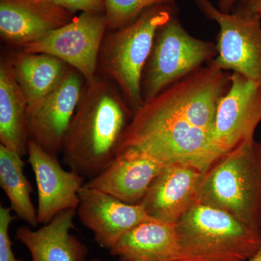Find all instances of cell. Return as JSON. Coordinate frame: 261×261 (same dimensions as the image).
Wrapping results in <instances>:
<instances>
[{"mask_svg":"<svg viewBox=\"0 0 261 261\" xmlns=\"http://www.w3.org/2000/svg\"><path fill=\"white\" fill-rule=\"evenodd\" d=\"M84 78L70 68L65 80L50 93L28 105L30 140L49 154L62 152L67 133L83 94Z\"/></svg>","mask_w":261,"mask_h":261,"instance_id":"cell-10","label":"cell"},{"mask_svg":"<svg viewBox=\"0 0 261 261\" xmlns=\"http://www.w3.org/2000/svg\"><path fill=\"white\" fill-rule=\"evenodd\" d=\"M207 18L219 25L217 56L220 69L238 73L261 84V18L224 13L208 0H197Z\"/></svg>","mask_w":261,"mask_h":261,"instance_id":"cell-9","label":"cell"},{"mask_svg":"<svg viewBox=\"0 0 261 261\" xmlns=\"http://www.w3.org/2000/svg\"><path fill=\"white\" fill-rule=\"evenodd\" d=\"M24 166L23 157L0 145V187L17 217L35 227L39 224L37 209L32 202L33 188L24 173Z\"/></svg>","mask_w":261,"mask_h":261,"instance_id":"cell-21","label":"cell"},{"mask_svg":"<svg viewBox=\"0 0 261 261\" xmlns=\"http://www.w3.org/2000/svg\"><path fill=\"white\" fill-rule=\"evenodd\" d=\"M197 202L224 211L261 233V141H245L202 173Z\"/></svg>","mask_w":261,"mask_h":261,"instance_id":"cell-3","label":"cell"},{"mask_svg":"<svg viewBox=\"0 0 261 261\" xmlns=\"http://www.w3.org/2000/svg\"><path fill=\"white\" fill-rule=\"evenodd\" d=\"M28 161L37 187V220L46 224L63 211L74 209L80 204V192L86 178L62 167L57 156L29 140Z\"/></svg>","mask_w":261,"mask_h":261,"instance_id":"cell-12","label":"cell"},{"mask_svg":"<svg viewBox=\"0 0 261 261\" xmlns=\"http://www.w3.org/2000/svg\"><path fill=\"white\" fill-rule=\"evenodd\" d=\"M13 73L28 105L55 90L63 82L69 65L56 57L23 51L10 56Z\"/></svg>","mask_w":261,"mask_h":261,"instance_id":"cell-20","label":"cell"},{"mask_svg":"<svg viewBox=\"0 0 261 261\" xmlns=\"http://www.w3.org/2000/svg\"><path fill=\"white\" fill-rule=\"evenodd\" d=\"M108 31L123 28L145 10L154 5L168 4L171 0H103Z\"/></svg>","mask_w":261,"mask_h":261,"instance_id":"cell-22","label":"cell"},{"mask_svg":"<svg viewBox=\"0 0 261 261\" xmlns=\"http://www.w3.org/2000/svg\"><path fill=\"white\" fill-rule=\"evenodd\" d=\"M230 83V74L211 61L146 101L185 118L212 136L218 106Z\"/></svg>","mask_w":261,"mask_h":261,"instance_id":"cell-7","label":"cell"},{"mask_svg":"<svg viewBox=\"0 0 261 261\" xmlns=\"http://www.w3.org/2000/svg\"><path fill=\"white\" fill-rule=\"evenodd\" d=\"M230 80L229 89L218 106L212 134L222 154L254 140L261 122V84L238 73H231Z\"/></svg>","mask_w":261,"mask_h":261,"instance_id":"cell-11","label":"cell"},{"mask_svg":"<svg viewBox=\"0 0 261 261\" xmlns=\"http://www.w3.org/2000/svg\"><path fill=\"white\" fill-rule=\"evenodd\" d=\"M110 252L121 261H176V224L145 221L126 233Z\"/></svg>","mask_w":261,"mask_h":261,"instance_id":"cell-18","label":"cell"},{"mask_svg":"<svg viewBox=\"0 0 261 261\" xmlns=\"http://www.w3.org/2000/svg\"><path fill=\"white\" fill-rule=\"evenodd\" d=\"M72 13L46 0H0V35L23 48L71 21Z\"/></svg>","mask_w":261,"mask_h":261,"instance_id":"cell-14","label":"cell"},{"mask_svg":"<svg viewBox=\"0 0 261 261\" xmlns=\"http://www.w3.org/2000/svg\"><path fill=\"white\" fill-rule=\"evenodd\" d=\"M76 210L70 209L57 215L37 230L23 226L16 238L28 249L32 261H86L88 247L71 233L75 227Z\"/></svg>","mask_w":261,"mask_h":261,"instance_id":"cell-16","label":"cell"},{"mask_svg":"<svg viewBox=\"0 0 261 261\" xmlns=\"http://www.w3.org/2000/svg\"><path fill=\"white\" fill-rule=\"evenodd\" d=\"M166 166L146 158L116 157L106 169L86 181L128 204H140L154 178Z\"/></svg>","mask_w":261,"mask_h":261,"instance_id":"cell-17","label":"cell"},{"mask_svg":"<svg viewBox=\"0 0 261 261\" xmlns=\"http://www.w3.org/2000/svg\"><path fill=\"white\" fill-rule=\"evenodd\" d=\"M233 13L243 16L261 18V0H245L243 8Z\"/></svg>","mask_w":261,"mask_h":261,"instance_id":"cell-25","label":"cell"},{"mask_svg":"<svg viewBox=\"0 0 261 261\" xmlns=\"http://www.w3.org/2000/svg\"><path fill=\"white\" fill-rule=\"evenodd\" d=\"M176 261H247L261 247V233L198 202L176 223Z\"/></svg>","mask_w":261,"mask_h":261,"instance_id":"cell-5","label":"cell"},{"mask_svg":"<svg viewBox=\"0 0 261 261\" xmlns=\"http://www.w3.org/2000/svg\"><path fill=\"white\" fill-rule=\"evenodd\" d=\"M90 261H102V260H99V259L94 258V259H92V260H91Z\"/></svg>","mask_w":261,"mask_h":261,"instance_id":"cell-28","label":"cell"},{"mask_svg":"<svg viewBox=\"0 0 261 261\" xmlns=\"http://www.w3.org/2000/svg\"><path fill=\"white\" fill-rule=\"evenodd\" d=\"M247 261H261V247Z\"/></svg>","mask_w":261,"mask_h":261,"instance_id":"cell-27","label":"cell"},{"mask_svg":"<svg viewBox=\"0 0 261 261\" xmlns=\"http://www.w3.org/2000/svg\"><path fill=\"white\" fill-rule=\"evenodd\" d=\"M222 155L208 132L145 101L134 113L116 157L146 158L165 166L183 165L203 173Z\"/></svg>","mask_w":261,"mask_h":261,"instance_id":"cell-2","label":"cell"},{"mask_svg":"<svg viewBox=\"0 0 261 261\" xmlns=\"http://www.w3.org/2000/svg\"><path fill=\"white\" fill-rule=\"evenodd\" d=\"M107 32L105 14L82 13L21 50L56 57L78 71L89 84L97 77L99 51Z\"/></svg>","mask_w":261,"mask_h":261,"instance_id":"cell-8","label":"cell"},{"mask_svg":"<svg viewBox=\"0 0 261 261\" xmlns=\"http://www.w3.org/2000/svg\"><path fill=\"white\" fill-rule=\"evenodd\" d=\"M28 102L13 73L10 58L0 65V142L21 157L28 154Z\"/></svg>","mask_w":261,"mask_h":261,"instance_id":"cell-19","label":"cell"},{"mask_svg":"<svg viewBox=\"0 0 261 261\" xmlns=\"http://www.w3.org/2000/svg\"><path fill=\"white\" fill-rule=\"evenodd\" d=\"M172 17L168 4L154 5L103 39L97 70L118 87L134 113L144 103L141 82L156 33Z\"/></svg>","mask_w":261,"mask_h":261,"instance_id":"cell-4","label":"cell"},{"mask_svg":"<svg viewBox=\"0 0 261 261\" xmlns=\"http://www.w3.org/2000/svg\"><path fill=\"white\" fill-rule=\"evenodd\" d=\"M77 216L93 233L99 246L111 250L126 233L149 217L140 204H128L105 192L84 186L80 192Z\"/></svg>","mask_w":261,"mask_h":261,"instance_id":"cell-13","label":"cell"},{"mask_svg":"<svg viewBox=\"0 0 261 261\" xmlns=\"http://www.w3.org/2000/svg\"><path fill=\"white\" fill-rule=\"evenodd\" d=\"M238 0H218V8L224 13H230Z\"/></svg>","mask_w":261,"mask_h":261,"instance_id":"cell-26","label":"cell"},{"mask_svg":"<svg viewBox=\"0 0 261 261\" xmlns=\"http://www.w3.org/2000/svg\"><path fill=\"white\" fill-rule=\"evenodd\" d=\"M216 44L192 36L171 18L156 33L141 82L144 102L217 56Z\"/></svg>","mask_w":261,"mask_h":261,"instance_id":"cell-6","label":"cell"},{"mask_svg":"<svg viewBox=\"0 0 261 261\" xmlns=\"http://www.w3.org/2000/svg\"><path fill=\"white\" fill-rule=\"evenodd\" d=\"M134 112L111 81L97 75L84 87L62 153L70 170L85 178L97 176L116 158Z\"/></svg>","mask_w":261,"mask_h":261,"instance_id":"cell-1","label":"cell"},{"mask_svg":"<svg viewBox=\"0 0 261 261\" xmlns=\"http://www.w3.org/2000/svg\"><path fill=\"white\" fill-rule=\"evenodd\" d=\"M53 4L71 12L104 14L105 3L103 0H46Z\"/></svg>","mask_w":261,"mask_h":261,"instance_id":"cell-24","label":"cell"},{"mask_svg":"<svg viewBox=\"0 0 261 261\" xmlns=\"http://www.w3.org/2000/svg\"><path fill=\"white\" fill-rule=\"evenodd\" d=\"M202 172L183 165H169L154 178L140 205L149 217L176 224L197 202Z\"/></svg>","mask_w":261,"mask_h":261,"instance_id":"cell-15","label":"cell"},{"mask_svg":"<svg viewBox=\"0 0 261 261\" xmlns=\"http://www.w3.org/2000/svg\"><path fill=\"white\" fill-rule=\"evenodd\" d=\"M12 209L0 206V261H23L15 256L10 235V225L15 217Z\"/></svg>","mask_w":261,"mask_h":261,"instance_id":"cell-23","label":"cell"}]
</instances>
